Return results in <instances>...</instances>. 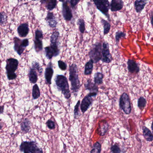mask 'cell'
I'll return each instance as SVG.
<instances>
[{
	"instance_id": "8fae6325",
	"label": "cell",
	"mask_w": 153,
	"mask_h": 153,
	"mask_svg": "<svg viewBox=\"0 0 153 153\" xmlns=\"http://www.w3.org/2000/svg\"><path fill=\"white\" fill-rule=\"evenodd\" d=\"M63 16L65 20L67 21H70L73 18V13L71 8H70L68 4V1H65L62 4Z\"/></svg>"
},
{
	"instance_id": "8d00e7d4",
	"label": "cell",
	"mask_w": 153,
	"mask_h": 153,
	"mask_svg": "<svg viewBox=\"0 0 153 153\" xmlns=\"http://www.w3.org/2000/svg\"><path fill=\"white\" fill-rule=\"evenodd\" d=\"M111 151L112 153H120L121 150L119 146L117 144H114L111 147Z\"/></svg>"
},
{
	"instance_id": "5bb4252c",
	"label": "cell",
	"mask_w": 153,
	"mask_h": 153,
	"mask_svg": "<svg viewBox=\"0 0 153 153\" xmlns=\"http://www.w3.org/2000/svg\"><path fill=\"white\" fill-rule=\"evenodd\" d=\"M17 32L20 37L24 38L27 36L29 32V28L28 23H24L20 24L17 28Z\"/></svg>"
},
{
	"instance_id": "7dc6e473",
	"label": "cell",
	"mask_w": 153,
	"mask_h": 153,
	"mask_svg": "<svg viewBox=\"0 0 153 153\" xmlns=\"http://www.w3.org/2000/svg\"><path fill=\"white\" fill-rule=\"evenodd\" d=\"M152 130L153 133V122H152Z\"/></svg>"
},
{
	"instance_id": "d6a6232c",
	"label": "cell",
	"mask_w": 153,
	"mask_h": 153,
	"mask_svg": "<svg viewBox=\"0 0 153 153\" xmlns=\"http://www.w3.org/2000/svg\"><path fill=\"white\" fill-rule=\"evenodd\" d=\"M146 101L144 98L143 97H141L138 100V108L141 110H143L144 108L146 105Z\"/></svg>"
},
{
	"instance_id": "9a60e30c",
	"label": "cell",
	"mask_w": 153,
	"mask_h": 153,
	"mask_svg": "<svg viewBox=\"0 0 153 153\" xmlns=\"http://www.w3.org/2000/svg\"><path fill=\"white\" fill-rule=\"evenodd\" d=\"M110 5L111 11H118L123 9L124 2L122 0H111Z\"/></svg>"
},
{
	"instance_id": "1f68e13d",
	"label": "cell",
	"mask_w": 153,
	"mask_h": 153,
	"mask_svg": "<svg viewBox=\"0 0 153 153\" xmlns=\"http://www.w3.org/2000/svg\"><path fill=\"white\" fill-rule=\"evenodd\" d=\"M31 68L36 70V71H37L40 75L42 74V73H43V69L40 67V64L38 62H33L32 63V67Z\"/></svg>"
},
{
	"instance_id": "44dd1931",
	"label": "cell",
	"mask_w": 153,
	"mask_h": 153,
	"mask_svg": "<svg viewBox=\"0 0 153 153\" xmlns=\"http://www.w3.org/2000/svg\"><path fill=\"white\" fill-rule=\"evenodd\" d=\"M42 4H45L46 7L49 10H52L56 7L57 0H40Z\"/></svg>"
},
{
	"instance_id": "6da1fadb",
	"label": "cell",
	"mask_w": 153,
	"mask_h": 153,
	"mask_svg": "<svg viewBox=\"0 0 153 153\" xmlns=\"http://www.w3.org/2000/svg\"><path fill=\"white\" fill-rule=\"evenodd\" d=\"M59 38L58 34H52L50 38V45L45 48V53L48 59H52L58 56L60 54L59 48Z\"/></svg>"
},
{
	"instance_id": "d590c367",
	"label": "cell",
	"mask_w": 153,
	"mask_h": 153,
	"mask_svg": "<svg viewBox=\"0 0 153 153\" xmlns=\"http://www.w3.org/2000/svg\"><path fill=\"white\" fill-rule=\"evenodd\" d=\"M58 67L60 68V70L62 71H65L67 68V64L66 63L64 62L63 61L59 60L58 61Z\"/></svg>"
},
{
	"instance_id": "f6af8a7d",
	"label": "cell",
	"mask_w": 153,
	"mask_h": 153,
	"mask_svg": "<svg viewBox=\"0 0 153 153\" xmlns=\"http://www.w3.org/2000/svg\"><path fill=\"white\" fill-rule=\"evenodd\" d=\"M150 19H151V24H152V25L153 27V14H152V15H151V18H150Z\"/></svg>"
},
{
	"instance_id": "b9f144b4",
	"label": "cell",
	"mask_w": 153,
	"mask_h": 153,
	"mask_svg": "<svg viewBox=\"0 0 153 153\" xmlns=\"http://www.w3.org/2000/svg\"><path fill=\"white\" fill-rule=\"evenodd\" d=\"M22 45L25 48L28 46L29 45V41L28 39H25L22 40Z\"/></svg>"
},
{
	"instance_id": "f35d334b",
	"label": "cell",
	"mask_w": 153,
	"mask_h": 153,
	"mask_svg": "<svg viewBox=\"0 0 153 153\" xmlns=\"http://www.w3.org/2000/svg\"><path fill=\"white\" fill-rule=\"evenodd\" d=\"M46 125L50 129H54L56 128L55 122L51 120H49L46 122Z\"/></svg>"
},
{
	"instance_id": "7a4b0ae2",
	"label": "cell",
	"mask_w": 153,
	"mask_h": 153,
	"mask_svg": "<svg viewBox=\"0 0 153 153\" xmlns=\"http://www.w3.org/2000/svg\"><path fill=\"white\" fill-rule=\"evenodd\" d=\"M69 80L71 83V89L76 96L79 91L81 83L78 75V67L75 64H72L69 67Z\"/></svg>"
},
{
	"instance_id": "603a6c76",
	"label": "cell",
	"mask_w": 153,
	"mask_h": 153,
	"mask_svg": "<svg viewBox=\"0 0 153 153\" xmlns=\"http://www.w3.org/2000/svg\"><path fill=\"white\" fill-rule=\"evenodd\" d=\"M93 61L90 59L86 64L85 66L84 74L85 75H91L92 73L94 68Z\"/></svg>"
},
{
	"instance_id": "5b68a950",
	"label": "cell",
	"mask_w": 153,
	"mask_h": 153,
	"mask_svg": "<svg viewBox=\"0 0 153 153\" xmlns=\"http://www.w3.org/2000/svg\"><path fill=\"white\" fill-rule=\"evenodd\" d=\"M102 45L100 42H96L93 45L89 53V57L93 61L94 63H97L101 60Z\"/></svg>"
},
{
	"instance_id": "52a82bcc",
	"label": "cell",
	"mask_w": 153,
	"mask_h": 153,
	"mask_svg": "<svg viewBox=\"0 0 153 153\" xmlns=\"http://www.w3.org/2000/svg\"><path fill=\"white\" fill-rule=\"evenodd\" d=\"M120 107L126 114H129L131 111L130 100L128 95L124 93L120 99Z\"/></svg>"
},
{
	"instance_id": "ee69618b",
	"label": "cell",
	"mask_w": 153,
	"mask_h": 153,
	"mask_svg": "<svg viewBox=\"0 0 153 153\" xmlns=\"http://www.w3.org/2000/svg\"><path fill=\"white\" fill-rule=\"evenodd\" d=\"M4 109V106L0 105V114H2L3 113Z\"/></svg>"
},
{
	"instance_id": "836d02e7",
	"label": "cell",
	"mask_w": 153,
	"mask_h": 153,
	"mask_svg": "<svg viewBox=\"0 0 153 153\" xmlns=\"http://www.w3.org/2000/svg\"><path fill=\"white\" fill-rule=\"evenodd\" d=\"M126 36V33L122 32V31H118L117 32H116V36H115L116 42H117V43H118L120 39L121 38H124Z\"/></svg>"
},
{
	"instance_id": "ba28073f",
	"label": "cell",
	"mask_w": 153,
	"mask_h": 153,
	"mask_svg": "<svg viewBox=\"0 0 153 153\" xmlns=\"http://www.w3.org/2000/svg\"><path fill=\"white\" fill-rule=\"evenodd\" d=\"M97 9L100 10L104 15L108 18L109 10L110 9L109 2L108 0H93Z\"/></svg>"
},
{
	"instance_id": "277c9868",
	"label": "cell",
	"mask_w": 153,
	"mask_h": 153,
	"mask_svg": "<svg viewBox=\"0 0 153 153\" xmlns=\"http://www.w3.org/2000/svg\"><path fill=\"white\" fill-rule=\"evenodd\" d=\"M20 151L24 153H44L42 148L35 141L22 142L19 147Z\"/></svg>"
},
{
	"instance_id": "30bf717a",
	"label": "cell",
	"mask_w": 153,
	"mask_h": 153,
	"mask_svg": "<svg viewBox=\"0 0 153 153\" xmlns=\"http://www.w3.org/2000/svg\"><path fill=\"white\" fill-rule=\"evenodd\" d=\"M6 64L5 70L6 73H15L18 69L19 62L17 59L13 58H10L6 61Z\"/></svg>"
},
{
	"instance_id": "cb8c5ba5",
	"label": "cell",
	"mask_w": 153,
	"mask_h": 153,
	"mask_svg": "<svg viewBox=\"0 0 153 153\" xmlns=\"http://www.w3.org/2000/svg\"><path fill=\"white\" fill-rule=\"evenodd\" d=\"M143 134L144 137L148 142H152L153 141V133L146 127L143 128Z\"/></svg>"
},
{
	"instance_id": "4fadbf2b",
	"label": "cell",
	"mask_w": 153,
	"mask_h": 153,
	"mask_svg": "<svg viewBox=\"0 0 153 153\" xmlns=\"http://www.w3.org/2000/svg\"><path fill=\"white\" fill-rule=\"evenodd\" d=\"M22 40H21L19 38L17 37L13 38V42H14V44L13 48H14V51L20 56H21L26 48L22 45Z\"/></svg>"
},
{
	"instance_id": "681fc988",
	"label": "cell",
	"mask_w": 153,
	"mask_h": 153,
	"mask_svg": "<svg viewBox=\"0 0 153 153\" xmlns=\"http://www.w3.org/2000/svg\"><path fill=\"white\" fill-rule=\"evenodd\" d=\"M32 1H37V0H32Z\"/></svg>"
},
{
	"instance_id": "7c38bea8",
	"label": "cell",
	"mask_w": 153,
	"mask_h": 153,
	"mask_svg": "<svg viewBox=\"0 0 153 153\" xmlns=\"http://www.w3.org/2000/svg\"><path fill=\"white\" fill-rule=\"evenodd\" d=\"M53 74V64L52 62H50L48 65L45 73V78L48 84L51 85L52 84V79Z\"/></svg>"
},
{
	"instance_id": "f1b7e54d",
	"label": "cell",
	"mask_w": 153,
	"mask_h": 153,
	"mask_svg": "<svg viewBox=\"0 0 153 153\" xmlns=\"http://www.w3.org/2000/svg\"><path fill=\"white\" fill-rule=\"evenodd\" d=\"M101 22L103 25V34L105 36V35H107L111 29V25L108 21L103 19H102Z\"/></svg>"
},
{
	"instance_id": "d4e9b609",
	"label": "cell",
	"mask_w": 153,
	"mask_h": 153,
	"mask_svg": "<svg viewBox=\"0 0 153 153\" xmlns=\"http://www.w3.org/2000/svg\"><path fill=\"white\" fill-rule=\"evenodd\" d=\"M108 128L109 125L108 123H105L102 126H100L98 128V134L100 136H103L108 132Z\"/></svg>"
},
{
	"instance_id": "ab89813d",
	"label": "cell",
	"mask_w": 153,
	"mask_h": 153,
	"mask_svg": "<svg viewBox=\"0 0 153 153\" xmlns=\"http://www.w3.org/2000/svg\"><path fill=\"white\" fill-rule=\"evenodd\" d=\"M43 38V32L41 30H36L35 32V39H42Z\"/></svg>"
},
{
	"instance_id": "74e56055",
	"label": "cell",
	"mask_w": 153,
	"mask_h": 153,
	"mask_svg": "<svg viewBox=\"0 0 153 153\" xmlns=\"http://www.w3.org/2000/svg\"><path fill=\"white\" fill-rule=\"evenodd\" d=\"M7 17L4 13L0 12V25H4L6 22Z\"/></svg>"
},
{
	"instance_id": "9c48e42d",
	"label": "cell",
	"mask_w": 153,
	"mask_h": 153,
	"mask_svg": "<svg viewBox=\"0 0 153 153\" xmlns=\"http://www.w3.org/2000/svg\"><path fill=\"white\" fill-rule=\"evenodd\" d=\"M102 55L101 61L102 62L108 64L112 61V56L110 52L109 46L107 42H104L102 44Z\"/></svg>"
},
{
	"instance_id": "c3c4849f",
	"label": "cell",
	"mask_w": 153,
	"mask_h": 153,
	"mask_svg": "<svg viewBox=\"0 0 153 153\" xmlns=\"http://www.w3.org/2000/svg\"><path fill=\"white\" fill-rule=\"evenodd\" d=\"M59 1L61 2H64L65 1V0H59Z\"/></svg>"
},
{
	"instance_id": "3957f363",
	"label": "cell",
	"mask_w": 153,
	"mask_h": 153,
	"mask_svg": "<svg viewBox=\"0 0 153 153\" xmlns=\"http://www.w3.org/2000/svg\"><path fill=\"white\" fill-rule=\"evenodd\" d=\"M57 89L62 92L65 98L69 100L71 97L69 83L66 76L63 75H56L54 79Z\"/></svg>"
},
{
	"instance_id": "ac0fdd59",
	"label": "cell",
	"mask_w": 153,
	"mask_h": 153,
	"mask_svg": "<svg viewBox=\"0 0 153 153\" xmlns=\"http://www.w3.org/2000/svg\"><path fill=\"white\" fill-rule=\"evenodd\" d=\"M147 0H136L134 2V8L137 13H140L144 9L147 4Z\"/></svg>"
},
{
	"instance_id": "60d3db41",
	"label": "cell",
	"mask_w": 153,
	"mask_h": 153,
	"mask_svg": "<svg viewBox=\"0 0 153 153\" xmlns=\"http://www.w3.org/2000/svg\"><path fill=\"white\" fill-rule=\"evenodd\" d=\"M7 74V78L9 80H14L17 77V74L15 73H6Z\"/></svg>"
},
{
	"instance_id": "bcb514c9",
	"label": "cell",
	"mask_w": 153,
	"mask_h": 153,
	"mask_svg": "<svg viewBox=\"0 0 153 153\" xmlns=\"http://www.w3.org/2000/svg\"><path fill=\"white\" fill-rule=\"evenodd\" d=\"M3 128V125L2 124H1V123L0 122V130H1V129L2 128Z\"/></svg>"
},
{
	"instance_id": "2e32d148",
	"label": "cell",
	"mask_w": 153,
	"mask_h": 153,
	"mask_svg": "<svg viewBox=\"0 0 153 153\" xmlns=\"http://www.w3.org/2000/svg\"><path fill=\"white\" fill-rule=\"evenodd\" d=\"M85 90L90 91V92H98L99 88L98 85L93 82L91 79H89L87 80L84 84Z\"/></svg>"
},
{
	"instance_id": "7402d4cb",
	"label": "cell",
	"mask_w": 153,
	"mask_h": 153,
	"mask_svg": "<svg viewBox=\"0 0 153 153\" xmlns=\"http://www.w3.org/2000/svg\"><path fill=\"white\" fill-rule=\"evenodd\" d=\"M28 77L31 83L36 84L38 81V74L36 71L30 68L28 73Z\"/></svg>"
},
{
	"instance_id": "83f0119b",
	"label": "cell",
	"mask_w": 153,
	"mask_h": 153,
	"mask_svg": "<svg viewBox=\"0 0 153 153\" xmlns=\"http://www.w3.org/2000/svg\"><path fill=\"white\" fill-rule=\"evenodd\" d=\"M32 98L33 100H37L40 96V91L38 85L35 84L32 88Z\"/></svg>"
},
{
	"instance_id": "ffe728a7",
	"label": "cell",
	"mask_w": 153,
	"mask_h": 153,
	"mask_svg": "<svg viewBox=\"0 0 153 153\" xmlns=\"http://www.w3.org/2000/svg\"><path fill=\"white\" fill-rule=\"evenodd\" d=\"M31 128V122L28 118H25L21 124V129L24 134L29 132Z\"/></svg>"
},
{
	"instance_id": "484cf974",
	"label": "cell",
	"mask_w": 153,
	"mask_h": 153,
	"mask_svg": "<svg viewBox=\"0 0 153 153\" xmlns=\"http://www.w3.org/2000/svg\"><path fill=\"white\" fill-rule=\"evenodd\" d=\"M34 48L37 53H39L43 50V42L42 39H34Z\"/></svg>"
},
{
	"instance_id": "e0dca14e",
	"label": "cell",
	"mask_w": 153,
	"mask_h": 153,
	"mask_svg": "<svg viewBox=\"0 0 153 153\" xmlns=\"http://www.w3.org/2000/svg\"><path fill=\"white\" fill-rule=\"evenodd\" d=\"M48 26L51 28H55L57 26V22L56 19L53 13L48 12L45 19Z\"/></svg>"
},
{
	"instance_id": "8992f818",
	"label": "cell",
	"mask_w": 153,
	"mask_h": 153,
	"mask_svg": "<svg viewBox=\"0 0 153 153\" xmlns=\"http://www.w3.org/2000/svg\"><path fill=\"white\" fill-rule=\"evenodd\" d=\"M97 94L98 93L97 92H90L82 99L80 105V108L83 113H85L92 105L94 101L93 98L95 97L97 95Z\"/></svg>"
},
{
	"instance_id": "4316f807",
	"label": "cell",
	"mask_w": 153,
	"mask_h": 153,
	"mask_svg": "<svg viewBox=\"0 0 153 153\" xmlns=\"http://www.w3.org/2000/svg\"><path fill=\"white\" fill-rule=\"evenodd\" d=\"M104 77L103 74L100 72H96L94 74V83L97 85L102 84L103 82V78Z\"/></svg>"
},
{
	"instance_id": "e575fe53",
	"label": "cell",
	"mask_w": 153,
	"mask_h": 153,
	"mask_svg": "<svg viewBox=\"0 0 153 153\" xmlns=\"http://www.w3.org/2000/svg\"><path fill=\"white\" fill-rule=\"evenodd\" d=\"M80 105V100H78L77 103L75 105L74 109V119H76L79 115V108Z\"/></svg>"
},
{
	"instance_id": "d6986e66",
	"label": "cell",
	"mask_w": 153,
	"mask_h": 153,
	"mask_svg": "<svg viewBox=\"0 0 153 153\" xmlns=\"http://www.w3.org/2000/svg\"><path fill=\"white\" fill-rule=\"evenodd\" d=\"M127 64L129 72L133 74H137L139 72V67L134 61L129 59L128 61Z\"/></svg>"
},
{
	"instance_id": "4dcf8cb0",
	"label": "cell",
	"mask_w": 153,
	"mask_h": 153,
	"mask_svg": "<svg viewBox=\"0 0 153 153\" xmlns=\"http://www.w3.org/2000/svg\"><path fill=\"white\" fill-rule=\"evenodd\" d=\"M77 25L79 27V30L81 33H84L85 30V24L84 20L82 19H79L77 21Z\"/></svg>"
},
{
	"instance_id": "7bdbcfd3",
	"label": "cell",
	"mask_w": 153,
	"mask_h": 153,
	"mask_svg": "<svg viewBox=\"0 0 153 153\" xmlns=\"http://www.w3.org/2000/svg\"><path fill=\"white\" fill-rule=\"evenodd\" d=\"M80 0H71L70 3H71V5L72 8L75 7V6L79 3Z\"/></svg>"
},
{
	"instance_id": "f546056e",
	"label": "cell",
	"mask_w": 153,
	"mask_h": 153,
	"mask_svg": "<svg viewBox=\"0 0 153 153\" xmlns=\"http://www.w3.org/2000/svg\"><path fill=\"white\" fill-rule=\"evenodd\" d=\"M101 150V144L99 142H97L93 145L90 153H100Z\"/></svg>"
}]
</instances>
